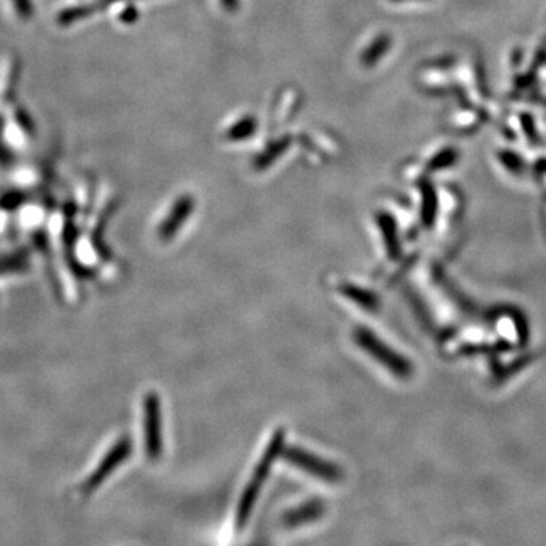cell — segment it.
<instances>
[{
	"mask_svg": "<svg viewBox=\"0 0 546 546\" xmlns=\"http://www.w3.org/2000/svg\"><path fill=\"white\" fill-rule=\"evenodd\" d=\"M191 211H193V201L190 198H181L177 204L173 205L170 214L160 226V237L162 240L173 238L179 231V228L185 223V221H187Z\"/></svg>",
	"mask_w": 546,
	"mask_h": 546,
	"instance_id": "7",
	"label": "cell"
},
{
	"mask_svg": "<svg viewBox=\"0 0 546 546\" xmlns=\"http://www.w3.org/2000/svg\"><path fill=\"white\" fill-rule=\"evenodd\" d=\"M386 48H387V40H386V38L378 40V41L375 43V45L367 50L366 57H364L363 60H366L367 64H369V62H374V60H377L382 52H386Z\"/></svg>",
	"mask_w": 546,
	"mask_h": 546,
	"instance_id": "10",
	"label": "cell"
},
{
	"mask_svg": "<svg viewBox=\"0 0 546 546\" xmlns=\"http://www.w3.org/2000/svg\"><path fill=\"white\" fill-rule=\"evenodd\" d=\"M130 450H133V443H130L129 439L118 440L113 446V450L105 455V458L99 464V467H97L94 474L91 475L90 481H89V489H94V487L99 486L120 463H123L126 460L130 454Z\"/></svg>",
	"mask_w": 546,
	"mask_h": 546,
	"instance_id": "6",
	"label": "cell"
},
{
	"mask_svg": "<svg viewBox=\"0 0 546 546\" xmlns=\"http://www.w3.org/2000/svg\"><path fill=\"white\" fill-rule=\"evenodd\" d=\"M354 340L360 347L363 349V351H366L369 355H372L382 366L389 367L390 370H393V372L403 374L407 370L406 362H403L399 355L393 352L390 347H387L384 343H382L372 331L367 330L366 326L357 328L354 331Z\"/></svg>",
	"mask_w": 546,
	"mask_h": 546,
	"instance_id": "4",
	"label": "cell"
},
{
	"mask_svg": "<svg viewBox=\"0 0 546 546\" xmlns=\"http://www.w3.org/2000/svg\"><path fill=\"white\" fill-rule=\"evenodd\" d=\"M326 511V506L322 499H310L303 504L294 507L282 515V525L287 528H298L308 525L311 522L319 520Z\"/></svg>",
	"mask_w": 546,
	"mask_h": 546,
	"instance_id": "5",
	"label": "cell"
},
{
	"mask_svg": "<svg viewBox=\"0 0 546 546\" xmlns=\"http://www.w3.org/2000/svg\"><path fill=\"white\" fill-rule=\"evenodd\" d=\"M282 457L289 464L301 469V471L307 472L314 478L322 479V481L337 483L343 478L342 467H338L335 463L325 460V458L303 450L301 446H286L284 447Z\"/></svg>",
	"mask_w": 546,
	"mask_h": 546,
	"instance_id": "1",
	"label": "cell"
},
{
	"mask_svg": "<svg viewBox=\"0 0 546 546\" xmlns=\"http://www.w3.org/2000/svg\"><path fill=\"white\" fill-rule=\"evenodd\" d=\"M338 293H340L342 296H345L347 301L357 303L358 307H362L364 310H375L378 307V298L372 291L360 286H355L352 282L340 284V286H338Z\"/></svg>",
	"mask_w": 546,
	"mask_h": 546,
	"instance_id": "8",
	"label": "cell"
},
{
	"mask_svg": "<svg viewBox=\"0 0 546 546\" xmlns=\"http://www.w3.org/2000/svg\"><path fill=\"white\" fill-rule=\"evenodd\" d=\"M143 431L145 451L150 460H158L164 451L162 408L158 393L150 391L143 401Z\"/></svg>",
	"mask_w": 546,
	"mask_h": 546,
	"instance_id": "2",
	"label": "cell"
},
{
	"mask_svg": "<svg viewBox=\"0 0 546 546\" xmlns=\"http://www.w3.org/2000/svg\"><path fill=\"white\" fill-rule=\"evenodd\" d=\"M284 447H286V430L278 428L275 433H273L272 439L269 445L266 446V450L258 460L257 467L254 469L252 478L249 479L247 486L245 487L243 494L252 498H258L261 487H263V483L266 481V478L269 477L273 464L278 460V458L282 455Z\"/></svg>",
	"mask_w": 546,
	"mask_h": 546,
	"instance_id": "3",
	"label": "cell"
},
{
	"mask_svg": "<svg viewBox=\"0 0 546 546\" xmlns=\"http://www.w3.org/2000/svg\"><path fill=\"white\" fill-rule=\"evenodd\" d=\"M455 152L454 150H443L442 152V154L439 155V157H437L433 162H431V166L434 167V169H440V167H446V166H451V164L455 161Z\"/></svg>",
	"mask_w": 546,
	"mask_h": 546,
	"instance_id": "9",
	"label": "cell"
}]
</instances>
